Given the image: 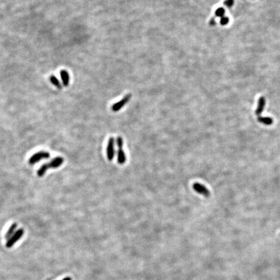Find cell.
<instances>
[{
  "instance_id": "obj_1",
  "label": "cell",
  "mask_w": 280,
  "mask_h": 280,
  "mask_svg": "<svg viewBox=\"0 0 280 280\" xmlns=\"http://www.w3.org/2000/svg\"><path fill=\"white\" fill-rule=\"evenodd\" d=\"M64 162V159L62 157H56L54 159L50 162L47 163L43 164L41 166V167L38 170L37 172V175L38 176L42 177L44 174L46 172L47 170L49 169H55V168H58L59 167L62 163Z\"/></svg>"
},
{
  "instance_id": "obj_2",
  "label": "cell",
  "mask_w": 280,
  "mask_h": 280,
  "mask_svg": "<svg viewBox=\"0 0 280 280\" xmlns=\"http://www.w3.org/2000/svg\"><path fill=\"white\" fill-rule=\"evenodd\" d=\"M50 157V154L46 151H39L35 154H34L33 155L29 158V163L30 165H34V164L39 162L41 160L43 159H48Z\"/></svg>"
},
{
  "instance_id": "obj_3",
  "label": "cell",
  "mask_w": 280,
  "mask_h": 280,
  "mask_svg": "<svg viewBox=\"0 0 280 280\" xmlns=\"http://www.w3.org/2000/svg\"><path fill=\"white\" fill-rule=\"evenodd\" d=\"M24 234V231L23 229H19L16 232L11 236V237L8 239L6 243V247L7 248H11L12 246L15 244L17 241L20 239Z\"/></svg>"
},
{
  "instance_id": "obj_4",
  "label": "cell",
  "mask_w": 280,
  "mask_h": 280,
  "mask_svg": "<svg viewBox=\"0 0 280 280\" xmlns=\"http://www.w3.org/2000/svg\"><path fill=\"white\" fill-rule=\"evenodd\" d=\"M107 155L109 161H112L115 156V139L114 138H110L108 141Z\"/></svg>"
},
{
  "instance_id": "obj_5",
  "label": "cell",
  "mask_w": 280,
  "mask_h": 280,
  "mask_svg": "<svg viewBox=\"0 0 280 280\" xmlns=\"http://www.w3.org/2000/svg\"><path fill=\"white\" fill-rule=\"evenodd\" d=\"M131 97H132L131 94H128L126 96H125V97L121 100L118 101V102H117L116 103H115L114 104L112 105V110L114 112H118V111H119L124 106L127 104V103L130 100V99H131Z\"/></svg>"
},
{
  "instance_id": "obj_6",
  "label": "cell",
  "mask_w": 280,
  "mask_h": 280,
  "mask_svg": "<svg viewBox=\"0 0 280 280\" xmlns=\"http://www.w3.org/2000/svg\"><path fill=\"white\" fill-rule=\"evenodd\" d=\"M193 190L196 193H198L204 195L206 197L209 196L210 195V191L207 189V188L205 187V186L201 184V183H193Z\"/></svg>"
},
{
  "instance_id": "obj_7",
  "label": "cell",
  "mask_w": 280,
  "mask_h": 280,
  "mask_svg": "<svg viewBox=\"0 0 280 280\" xmlns=\"http://www.w3.org/2000/svg\"><path fill=\"white\" fill-rule=\"evenodd\" d=\"M117 159H118V163L120 164V165H123V164L126 162V160H127L126 154H125V151L123 150V149H118Z\"/></svg>"
},
{
  "instance_id": "obj_8",
  "label": "cell",
  "mask_w": 280,
  "mask_h": 280,
  "mask_svg": "<svg viewBox=\"0 0 280 280\" xmlns=\"http://www.w3.org/2000/svg\"><path fill=\"white\" fill-rule=\"evenodd\" d=\"M265 99L263 97H261L259 100H258V107L256 110H255V114L259 115L261 114L262 113V112L264 110L265 106Z\"/></svg>"
},
{
  "instance_id": "obj_9",
  "label": "cell",
  "mask_w": 280,
  "mask_h": 280,
  "mask_svg": "<svg viewBox=\"0 0 280 280\" xmlns=\"http://www.w3.org/2000/svg\"><path fill=\"white\" fill-rule=\"evenodd\" d=\"M60 77L62 80V83L64 86H67L70 83V75L68 72L66 70L60 71Z\"/></svg>"
},
{
  "instance_id": "obj_10",
  "label": "cell",
  "mask_w": 280,
  "mask_h": 280,
  "mask_svg": "<svg viewBox=\"0 0 280 280\" xmlns=\"http://www.w3.org/2000/svg\"><path fill=\"white\" fill-rule=\"evenodd\" d=\"M16 228H17V224L16 223H13L10 226V228H9L8 231H7L5 235V238L7 240L10 239L11 237V236L14 234V231H15V230L16 229Z\"/></svg>"
},
{
  "instance_id": "obj_11",
  "label": "cell",
  "mask_w": 280,
  "mask_h": 280,
  "mask_svg": "<svg viewBox=\"0 0 280 280\" xmlns=\"http://www.w3.org/2000/svg\"><path fill=\"white\" fill-rule=\"evenodd\" d=\"M258 121L264 125H271L273 123V119L271 118H268V117H259L258 119Z\"/></svg>"
},
{
  "instance_id": "obj_12",
  "label": "cell",
  "mask_w": 280,
  "mask_h": 280,
  "mask_svg": "<svg viewBox=\"0 0 280 280\" xmlns=\"http://www.w3.org/2000/svg\"><path fill=\"white\" fill-rule=\"evenodd\" d=\"M50 81H51V83L53 84L55 86H56L57 88H59V89H62V85L60 83V81L58 80V79L56 78V77L55 76V75H51L50 77Z\"/></svg>"
},
{
  "instance_id": "obj_13",
  "label": "cell",
  "mask_w": 280,
  "mask_h": 280,
  "mask_svg": "<svg viewBox=\"0 0 280 280\" xmlns=\"http://www.w3.org/2000/svg\"><path fill=\"white\" fill-rule=\"evenodd\" d=\"M215 16L217 17H223L225 14V10L223 7H219L215 11Z\"/></svg>"
},
{
  "instance_id": "obj_14",
  "label": "cell",
  "mask_w": 280,
  "mask_h": 280,
  "mask_svg": "<svg viewBox=\"0 0 280 280\" xmlns=\"http://www.w3.org/2000/svg\"><path fill=\"white\" fill-rule=\"evenodd\" d=\"M116 143H117V146L118 149H123V138L120 136H118L116 139Z\"/></svg>"
},
{
  "instance_id": "obj_15",
  "label": "cell",
  "mask_w": 280,
  "mask_h": 280,
  "mask_svg": "<svg viewBox=\"0 0 280 280\" xmlns=\"http://www.w3.org/2000/svg\"><path fill=\"white\" fill-rule=\"evenodd\" d=\"M229 21L230 20L228 17L223 16V17H222L220 19V24L223 26H226L229 23Z\"/></svg>"
},
{
  "instance_id": "obj_16",
  "label": "cell",
  "mask_w": 280,
  "mask_h": 280,
  "mask_svg": "<svg viewBox=\"0 0 280 280\" xmlns=\"http://www.w3.org/2000/svg\"><path fill=\"white\" fill-rule=\"evenodd\" d=\"M224 3L226 7H232L233 5L234 4V0H225Z\"/></svg>"
},
{
  "instance_id": "obj_17",
  "label": "cell",
  "mask_w": 280,
  "mask_h": 280,
  "mask_svg": "<svg viewBox=\"0 0 280 280\" xmlns=\"http://www.w3.org/2000/svg\"><path fill=\"white\" fill-rule=\"evenodd\" d=\"M210 25L211 26H213L214 25H215V18H211L210 21Z\"/></svg>"
},
{
  "instance_id": "obj_18",
  "label": "cell",
  "mask_w": 280,
  "mask_h": 280,
  "mask_svg": "<svg viewBox=\"0 0 280 280\" xmlns=\"http://www.w3.org/2000/svg\"><path fill=\"white\" fill-rule=\"evenodd\" d=\"M62 280H71V278H70V277H67V278H65L64 279H63Z\"/></svg>"
}]
</instances>
